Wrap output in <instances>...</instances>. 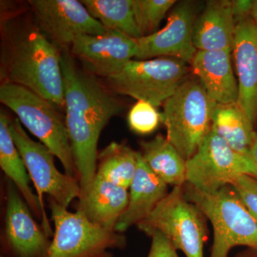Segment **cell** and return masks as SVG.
Listing matches in <instances>:
<instances>
[{
	"instance_id": "cell-7",
	"label": "cell",
	"mask_w": 257,
	"mask_h": 257,
	"mask_svg": "<svg viewBox=\"0 0 257 257\" xmlns=\"http://www.w3.org/2000/svg\"><path fill=\"white\" fill-rule=\"evenodd\" d=\"M192 72L188 63L175 57L133 60L106 79L105 84L115 94L157 107L163 105Z\"/></svg>"
},
{
	"instance_id": "cell-26",
	"label": "cell",
	"mask_w": 257,
	"mask_h": 257,
	"mask_svg": "<svg viewBox=\"0 0 257 257\" xmlns=\"http://www.w3.org/2000/svg\"><path fill=\"white\" fill-rule=\"evenodd\" d=\"M161 122V113L155 106L145 101H138L128 115V126L135 133L148 135L155 132Z\"/></svg>"
},
{
	"instance_id": "cell-4",
	"label": "cell",
	"mask_w": 257,
	"mask_h": 257,
	"mask_svg": "<svg viewBox=\"0 0 257 257\" xmlns=\"http://www.w3.org/2000/svg\"><path fill=\"white\" fill-rule=\"evenodd\" d=\"M201 81L192 73L164 103L161 122L167 140L187 161L211 130L216 106Z\"/></svg>"
},
{
	"instance_id": "cell-2",
	"label": "cell",
	"mask_w": 257,
	"mask_h": 257,
	"mask_svg": "<svg viewBox=\"0 0 257 257\" xmlns=\"http://www.w3.org/2000/svg\"><path fill=\"white\" fill-rule=\"evenodd\" d=\"M65 121L83 197L95 179L97 145L103 128L124 105L98 77L77 66L68 51L62 52Z\"/></svg>"
},
{
	"instance_id": "cell-23",
	"label": "cell",
	"mask_w": 257,
	"mask_h": 257,
	"mask_svg": "<svg viewBox=\"0 0 257 257\" xmlns=\"http://www.w3.org/2000/svg\"><path fill=\"white\" fill-rule=\"evenodd\" d=\"M138 155L124 144L111 143L98 155L96 176L128 189L138 168Z\"/></svg>"
},
{
	"instance_id": "cell-11",
	"label": "cell",
	"mask_w": 257,
	"mask_h": 257,
	"mask_svg": "<svg viewBox=\"0 0 257 257\" xmlns=\"http://www.w3.org/2000/svg\"><path fill=\"white\" fill-rule=\"evenodd\" d=\"M37 26L62 52L70 50L81 35H101L107 31L77 0H29Z\"/></svg>"
},
{
	"instance_id": "cell-31",
	"label": "cell",
	"mask_w": 257,
	"mask_h": 257,
	"mask_svg": "<svg viewBox=\"0 0 257 257\" xmlns=\"http://www.w3.org/2000/svg\"><path fill=\"white\" fill-rule=\"evenodd\" d=\"M234 257H257V249L246 248V249L236 253Z\"/></svg>"
},
{
	"instance_id": "cell-1",
	"label": "cell",
	"mask_w": 257,
	"mask_h": 257,
	"mask_svg": "<svg viewBox=\"0 0 257 257\" xmlns=\"http://www.w3.org/2000/svg\"><path fill=\"white\" fill-rule=\"evenodd\" d=\"M62 51L37 26L31 10L1 1L0 80L23 86L65 113Z\"/></svg>"
},
{
	"instance_id": "cell-9",
	"label": "cell",
	"mask_w": 257,
	"mask_h": 257,
	"mask_svg": "<svg viewBox=\"0 0 257 257\" xmlns=\"http://www.w3.org/2000/svg\"><path fill=\"white\" fill-rule=\"evenodd\" d=\"M55 234L45 257H113L109 249H122V234L98 226L83 213L70 212L50 199Z\"/></svg>"
},
{
	"instance_id": "cell-29",
	"label": "cell",
	"mask_w": 257,
	"mask_h": 257,
	"mask_svg": "<svg viewBox=\"0 0 257 257\" xmlns=\"http://www.w3.org/2000/svg\"><path fill=\"white\" fill-rule=\"evenodd\" d=\"M252 1L250 0H233L231 1V10L235 25L251 18Z\"/></svg>"
},
{
	"instance_id": "cell-17",
	"label": "cell",
	"mask_w": 257,
	"mask_h": 257,
	"mask_svg": "<svg viewBox=\"0 0 257 257\" xmlns=\"http://www.w3.org/2000/svg\"><path fill=\"white\" fill-rule=\"evenodd\" d=\"M128 189L127 207L114 227L120 234L150 215L169 193L168 185L150 170L140 152L136 174Z\"/></svg>"
},
{
	"instance_id": "cell-10",
	"label": "cell",
	"mask_w": 257,
	"mask_h": 257,
	"mask_svg": "<svg viewBox=\"0 0 257 257\" xmlns=\"http://www.w3.org/2000/svg\"><path fill=\"white\" fill-rule=\"evenodd\" d=\"M186 168V182L209 194L231 185L239 176L257 177L251 159L235 151L212 130L187 161Z\"/></svg>"
},
{
	"instance_id": "cell-33",
	"label": "cell",
	"mask_w": 257,
	"mask_h": 257,
	"mask_svg": "<svg viewBox=\"0 0 257 257\" xmlns=\"http://www.w3.org/2000/svg\"><path fill=\"white\" fill-rule=\"evenodd\" d=\"M1 257H3V256H1Z\"/></svg>"
},
{
	"instance_id": "cell-21",
	"label": "cell",
	"mask_w": 257,
	"mask_h": 257,
	"mask_svg": "<svg viewBox=\"0 0 257 257\" xmlns=\"http://www.w3.org/2000/svg\"><path fill=\"white\" fill-rule=\"evenodd\" d=\"M139 144L140 154L147 166L167 185L182 187L186 183L187 161L167 138L158 135Z\"/></svg>"
},
{
	"instance_id": "cell-12",
	"label": "cell",
	"mask_w": 257,
	"mask_h": 257,
	"mask_svg": "<svg viewBox=\"0 0 257 257\" xmlns=\"http://www.w3.org/2000/svg\"><path fill=\"white\" fill-rule=\"evenodd\" d=\"M202 8L197 2H177L171 10L165 28L137 40L138 52L135 60L175 57L190 65L197 51L193 42L194 23Z\"/></svg>"
},
{
	"instance_id": "cell-19",
	"label": "cell",
	"mask_w": 257,
	"mask_h": 257,
	"mask_svg": "<svg viewBox=\"0 0 257 257\" xmlns=\"http://www.w3.org/2000/svg\"><path fill=\"white\" fill-rule=\"evenodd\" d=\"M128 190L96 176L90 188L79 198L77 209L94 224L114 231L127 207Z\"/></svg>"
},
{
	"instance_id": "cell-24",
	"label": "cell",
	"mask_w": 257,
	"mask_h": 257,
	"mask_svg": "<svg viewBox=\"0 0 257 257\" xmlns=\"http://www.w3.org/2000/svg\"><path fill=\"white\" fill-rule=\"evenodd\" d=\"M93 18L106 30L124 34L132 38H142L135 13L133 0H81Z\"/></svg>"
},
{
	"instance_id": "cell-27",
	"label": "cell",
	"mask_w": 257,
	"mask_h": 257,
	"mask_svg": "<svg viewBox=\"0 0 257 257\" xmlns=\"http://www.w3.org/2000/svg\"><path fill=\"white\" fill-rule=\"evenodd\" d=\"M231 185L257 219V179L251 176L241 175L235 178Z\"/></svg>"
},
{
	"instance_id": "cell-15",
	"label": "cell",
	"mask_w": 257,
	"mask_h": 257,
	"mask_svg": "<svg viewBox=\"0 0 257 257\" xmlns=\"http://www.w3.org/2000/svg\"><path fill=\"white\" fill-rule=\"evenodd\" d=\"M231 55L239 86L238 105L255 125L257 121V25L251 18L236 24Z\"/></svg>"
},
{
	"instance_id": "cell-18",
	"label": "cell",
	"mask_w": 257,
	"mask_h": 257,
	"mask_svg": "<svg viewBox=\"0 0 257 257\" xmlns=\"http://www.w3.org/2000/svg\"><path fill=\"white\" fill-rule=\"evenodd\" d=\"M236 25L231 1L206 2L194 23L193 42L197 50H231Z\"/></svg>"
},
{
	"instance_id": "cell-6",
	"label": "cell",
	"mask_w": 257,
	"mask_h": 257,
	"mask_svg": "<svg viewBox=\"0 0 257 257\" xmlns=\"http://www.w3.org/2000/svg\"><path fill=\"white\" fill-rule=\"evenodd\" d=\"M207 216L186 197L182 187L172 190L138 224L149 236L160 232L187 257H204Z\"/></svg>"
},
{
	"instance_id": "cell-8",
	"label": "cell",
	"mask_w": 257,
	"mask_h": 257,
	"mask_svg": "<svg viewBox=\"0 0 257 257\" xmlns=\"http://www.w3.org/2000/svg\"><path fill=\"white\" fill-rule=\"evenodd\" d=\"M10 131L37 190L42 210V228L50 237L54 235L45 211L43 195L48 194L52 200L67 208L75 198L80 197L79 180L57 170L55 155L43 144L28 136L18 117L10 121Z\"/></svg>"
},
{
	"instance_id": "cell-30",
	"label": "cell",
	"mask_w": 257,
	"mask_h": 257,
	"mask_svg": "<svg viewBox=\"0 0 257 257\" xmlns=\"http://www.w3.org/2000/svg\"><path fill=\"white\" fill-rule=\"evenodd\" d=\"M249 157L253 161V163L257 167V132L253 134L252 140H251V147H250ZM257 179V177L256 178Z\"/></svg>"
},
{
	"instance_id": "cell-20",
	"label": "cell",
	"mask_w": 257,
	"mask_h": 257,
	"mask_svg": "<svg viewBox=\"0 0 257 257\" xmlns=\"http://www.w3.org/2000/svg\"><path fill=\"white\" fill-rule=\"evenodd\" d=\"M10 119L4 111L0 112V167L7 177L14 183L30 209L42 219V210L39 198L34 194L30 184L26 166L13 141L10 131Z\"/></svg>"
},
{
	"instance_id": "cell-5",
	"label": "cell",
	"mask_w": 257,
	"mask_h": 257,
	"mask_svg": "<svg viewBox=\"0 0 257 257\" xmlns=\"http://www.w3.org/2000/svg\"><path fill=\"white\" fill-rule=\"evenodd\" d=\"M0 101L14 111L21 124L60 160L66 174L77 179L65 117L59 109L18 84H1Z\"/></svg>"
},
{
	"instance_id": "cell-28",
	"label": "cell",
	"mask_w": 257,
	"mask_h": 257,
	"mask_svg": "<svg viewBox=\"0 0 257 257\" xmlns=\"http://www.w3.org/2000/svg\"><path fill=\"white\" fill-rule=\"evenodd\" d=\"M152 244L147 257H179L175 246L160 232L152 234Z\"/></svg>"
},
{
	"instance_id": "cell-14",
	"label": "cell",
	"mask_w": 257,
	"mask_h": 257,
	"mask_svg": "<svg viewBox=\"0 0 257 257\" xmlns=\"http://www.w3.org/2000/svg\"><path fill=\"white\" fill-rule=\"evenodd\" d=\"M12 181L7 182L5 236L15 257H45L51 241Z\"/></svg>"
},
{
	"instance_id": "cell-22",
	"label": "cell",
	"mask_w": 257,
	"mask_h": 257,
	"mask_svg": "<svg viewBox=\"0 0 257 257\" xmlns=\"http://www.w3.org/2000/svg\"><path fill=\"white\" fill-rule=\"evenodd\" d=\"M211 130L235 151L249 157L254 125L237 103L216 104L211 115Z\"/></svg>"
},
{
	"instance_id": "cell-13",
	"label": "cell",
	"mask_w": 257,
	"mask_h": 257,
	"mask_svg": "<svg viewBox=\"0 0 257 257\" xmlns=\"http://www.w3.org/2000/svg\"><path fill=\"white\" fill-rule=\"evenodd\" d=\"M69 52L88 73L106 79L135 60L138 44L136 39L107 30L101 35H79Z\"/></svg>"
},
{
	"instance_id": "cell-16",
	"label": "cell",
	"mask_w": 257,
	"mask_h": 257,
	"mask_svg": "<svg viewBox=\"0 0 257 257\" xmlns=\"http://www.w3.org/2000/svg\"><path fill=\"white\" fill-rule=\"evenodd\" d=\"M231 50H197L190 64L192 74L217 104L237 103L239 86L231 64Z\"/></svg>"
},
{
	"instance_id": "cell-3",
	"label": "cell",
	"mask_w": 257,
	"mask_h": 257,
	"mask_svg": "<svg viewBox=\"0 0 257 257\" xmlns=\"http://www.w3.org/2000/svg\"><path fill=\"white\" fill-rule=\"evenodd\" d=\"M186 197L197 205L210 221L214 239L210 257H228L237 246L257 249V219L248 210L232 186L209 194L186 182Z\"/></svg>"
},
{
	"instance_id": "cell-32",
	"label": "cell",
	"mask_w": 257,
	"mask_h": 257,
	"mask_svg": "<svg viewBox=\"0 0 257 257\" xmlns=\"http://www.w3.org/2000/svg\"><path fill=\"white\" fill-rule=\"evenodd\" d=\"M251 18L257 25V0L252 1V7L251 10Z\"/></svg>"
},
{
	"instance_id": "cell-25",
	"label": "cell",
	"mask_w": 257,
	"mask_h": 257,
	"mask_svg": "<svg viewBox=\"0 0 257 257\" xmlns=\"http://www.w3.org/2000/svg\"><path fill=\"white\" fill-rule=\"evenodd\" d=\"M177 3L175 0H133L135 20L142 36L158 32L161 22Z\"/></svg>"
}]
</instances>
